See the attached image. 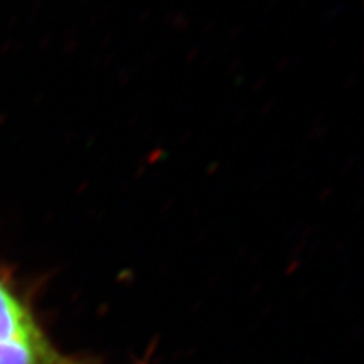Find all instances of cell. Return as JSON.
<instances>
[{
    "label": "cell",
    "instance_id": "cell-1",
    "mask_svg": "<svg viewBox=\"0 0 364 364\" xmlns=\"http://www.w3.org/2000/svg\"><path fill=\"white\" fill-rule=\"evenodd\" d=\"M44 336L28 304L0 278V341L36 340Z\"/></svg>",
    "mask_w": 364,
    "mask_h": 364
},
{
    "label": "cell",
    "instance_id": "cell-2",
    "mask_svg": "<svg viewBox=\"0 0 364 364\" xmlns=\"http://www.w3.org/2000/svg\"><path fill=\"white\" fill-rule=\"evenodd\" d=\"M0 364H84L67 357L44 336L36 340L0 341Z\"/></svg>",
    "mask_w": 364,
    "mask_h": 364
}]
</instances>
